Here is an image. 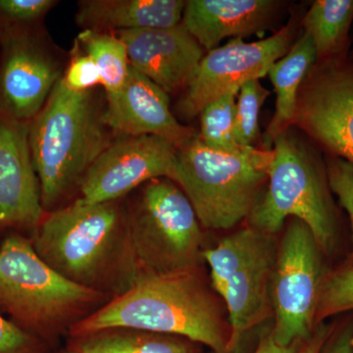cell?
<instances>
[{
  "label": "cell",
  "instance_id": "cell-1",
  "mask_svg": "<svg viewBox=\"0 0 353 353\" xmlns=\"http://www.w3.org/2000/svg\"><path fill=\"white\" fill-rule=\"evenodd\" d=\"M31 241L60 275L111 299L141 277L124 199L94 204L76 199L46 213Z\"/></svg>",
  "mask_w": 353,
  "mask_h": 353
},
{
  "label": "cell",
  "instance_id": "cell-2",
  "mask_svg": "<svg viewBox=\"0 0 353 353\" xmlns=\"http://www.w3.org/2000/svg\"><path fill=\"white\" fill-rule=\"evenodd\" d=\"M111 328H129L179 336L231 352L219 306L194 270L141 275L131 290L111 299L70 331L79 338Z\"/></svg>",
  "mask_w": 353,
  "mask_h": 353
},
{
  "label": "cell",
  "instance_id": "cell-3",
  "mask_svg": "<svg viewBox=\"0 0 353 353\" xmlns=\"http://www.w3.org/2000/svg\"><path fill=\"white\" fill-rule=\"evenodd\" d=\"M92 90L72 92L60 78L29 123L30 150L44 213L79 199L90 167L114 141Z\"/></svg>",
  "mask_w": 353,
  "mask_h": 353
},
{
  "label": "cell",
  "instance_id": "cell-4",
  "mask_svg": "<svg viewBox=\"0 0 353 353\" xmlns=\"http://www.w3.org/2000/svg\"><path fill=\"white\" fill-rule=\"evenodd\" d=\"M110 301L51 268L28 236L10 234L0 243V313L41 341L70 334Z\"/></svg>",
  "mask_w": 353,
  "mask_h": 353
},
{
  "label": "cell",
  "instance_id": "cell-5",
  "mask_svg": "<svg viewBox=\"0 0 353 353\" xmlns=\"http://www.w3.org/2000/svg\"><path fill=\"white\" fill-rule=\"evenodd\" d=\"M271 150L241 146L233 152L209 148L199 134L176 152L178 185L194 206L201 226L229 230L250 217L268 180Z\"/></svg>",
  "mask_w": 353,
  "mask_h": 353
},
{
  "label": "cell",
  "instance_id": "cell-6",
  "mask_svg": "<svg viewBox=\"0 0 353 353\" xmlns=\"http://www.w3.org/2000/svg\"><path fill=\"white\" fill-rule=\"evenodd\" d=\"M274 143L268 190L250 213L252 228L274 236L288 218H296L307 225L323 253L333 252L338 218L326 166L315 152L285 132Z\"/></svg>",
  "mask_w": 353,
  "mask_h": 353
},
{
  "label": "cell",
  "instance_id": "cell-7",
  "mask_svg": "<svg viewBox=\"0 0 353 353\" xmlns=\"http://www.w3.org/2000/svg\"><path fill=\"white\" fill-rule=\"evenodd\" d=\"M126 203L141 276L199 268L202 226L180 185L169 179H155L141 185Z\"/></svg>",
  "mask_w": 353,
  "mask_h": 353
},
{
  "label": "cell",
  "instance_id": "cell-8",
  "mask_svg": "<svg viewBox=\"0 0 353 353\" xmlns=\"http://www.w3.org/2000/svg\"><path fill=\"white\" fill-rule=\"evenodd\" d=\"M278 248L273 234L248 228L202 252L213 289L227 305L231 352L243 334L273 315L272 281Z\"/></svg>",
  "mask_w": 353,
  "mask_h": 353
},
{
  "label": "cell",
  "instance_id": "cell-9",
  "mask_svg": "<svg viewBox=\"0 0 353 353\" xmlns=\"http://www.w3.org/2000/svg\"><path fill=\"white\" fill-rule=\"evenodd\" d=\"M322 250L303 221L292 219L279 243L272 281L275 325L272 338L281 347L305 343L314 333L324 283Z\"/></svg>",
  "mask_w": 353,
  "mask_h": 353
},
{
  "label": "cell",
  "instance_id": "cell-10",
  "mask_svg": "<svg viewBox=\"0 0 353 353\" xmlns=\"http://www.w3.org/2000/svg\"><path fill=\"white\" fill-rule=\"evenodd\" d=\"M292 27L253 43L236 38L203 55L178 105L185 118H194L221 97L239 92L245 83L267 75L272 64L290 50Z\"/></svg>",
  "mask_w": 353,
  "mask_h": 353
},
{
  "label": "cell",
  "instance_id": "cell-11",
  "mask_svg": "<svg viewBox=\"0 0 353 353\" xmlns=\"http://www.w3.org/2000/svg\"><path fill=\"white\" fill-rule=\"evenodd\" d=\"M178 148L155 136L121 137L88 170L79 199L83 203L119 201L155 179L178 185Z\"/></svg>",
  "mask_w": 353,
  "mask_h": 353
},
{
  "label": "cell",
  "instance_id": "cell-12",
  "mask_svg": "<svg viewBox=\"0 0 353 353\" xmlns=\"http://www.w3.org/2000/svg\"><path fill=\"white\" fill-rule=\"evenodd\" d=\"M294 121L330 157L353 166V59L320 62L301 88Z\"/></svg>",
  "mask_w": 353,
  "mask_h": 353
},
{
  "label": "cell",
  "instance_id": "cell-13",
  "mask_svg": "<svg viewBox=\"0 0 353 353\" xmlns=\"http://www.w3.org/2000/svg\"><path fill=\"white\" fill-rule=\"evenodd\" d=\"M34 27H0V112L30 123L62 75Z\"/></svg>",
  "mask_w": 353,
  "mask_h": 353
},
{
  "label": "cell",
  "instance_id": "cell-14",
  "mask_svg": "<svg viewBox=\"0 0 353 353\" xmlns=\"http://www.w3.org/2000/svg\"><path fill=\"white\" fill-rule=\"evenodd\" d=\"M44 214L29 123L0 112V241L10 234L31 239Z\"/></svg>",
  "mask_w": 353,
  "mask_h": 353
},
{
  "label": "cell",
  "instance_id": "cell-15",
  "mask_svg": "<svg viewBox=\"0 0 353 353\" xmlns=\"http://www.w3.org/2000/svg\"><path fill=\"white\" fill-rule=\"evenodd\" d=\"M102 116L121 137H159L179 148L194 136L171 112L168 94L132 66L124 87L106 97Z\"/></svg>",
  "mask_w": 353,
  "mask_h": 353
},
{
  "label": "cell",
  "instance_id": "cell-16",
  "mask_svg": "<svg viewBox=\"0 0 353 353\" xmlns=\"http://www.w3.org/2000/svg\"><path fill=\"white\" fill-rule=\"evenodd\" d=\"M126 48L132 68L150 79L166 94L187 87L203 48L182 23L168 29L114 32Z\"/></svg>",
  "mask_w": 353,
  "mask_h": 353
},
{
  "label": "cell",
  "instance_id": "cell-17",
  "mask_svg": "<svg viewBox=\"0 0 353 353\" xmlns=\"http://www.w3.org/2000/svg\"><path fill=\"white\" fill-rule=\"evenodd\" d=\"M269 0H190L182 25L202 48L212 50L226 38H245L261 31L275 12Z\"/></svg>",
  "mask_w": 353,
  "mask_h": 353
},
{
  "label": "cell",
  "instance_id": "cell-18",
  "mask_svg": "<svg viewBox=\"0 0 353 353\" xmlns=\"http://www.w3.org/2000/svg\"><path fill=\"white\" fill-rule=\"evenodd\" d=\"M185 6L182 0H85L76 21L83 30L106 32L168 29L182 23Z\"/></svg>",
  "mask_w": 353,
  "mask_h": 353
},
{
  "label": "cell",
  "instance_id": "cell-19",
  "mask_svg": "<svg viewBox=\"0 0 353 353\" xmlns=\"http://www.w3.org/2000/svg\"><path fill=\"white\" fill-rule=\"evenodd\" d=\"M318 61L312 39L304 32L285 57L268 70L276 95V110L267 130L266 139L274 141L296 118L299 90L308 72Z\"/></svg>",
  "mask_w": 353,
  "mask_h": 353
},
{
  "label": "cell",
  "instance_id": "cell-20",
  "mask_svg": "<svg viewBox=\"0 0 353 353\" xmlns=\"http://www.w3.org/2000/svg\"><path fill=\"white\" fill-rule=\"evenodd\" d=\"M80 353H194L190 341L129 328H111L73 338Z\"/></svg>",
  "mask_w": 353,
  "mask_h": 353
},
{
  "label": "cell",
  "instance_id": "cell-21",
  "mask_svg": "<svg viewBox=\"0 0 353 353\" xmlns=\"http://www.w3.org/2000/svg\"><path fill=\"white\" fill-rule=\"evenodd\" d=\"M303 25L320 62L345 57L353 25V0H317L306 13Z\"/></svg>",
  "mask_w": 353,
  "mask_h": 353
},
{
  "label": "cell",
  "instance_id": "cell-22",
  "mask_svg": "<svg viewBox=\"0 0 353 353\" xmlns=\"http://www.w3.org/2000/svg\"><path fill=\"white\" fill-rule=\"evenodd\" d=\"M77 39V46L94 60L99 68L106 97L119 92L131 68L122 39L114 32L92 30H83Z\"/></svg>",
  "mask_w": 353,
  "mask_h": 353
},
{
  "label": "cell",
  "instance_id": "cell-23",
  "mask_svg": "<svg viewBox=\"0 0 353 353\" xmlns=\"http://www.w3.org/2000/svg\"><path fill=\"white\" fill-rule=\"evenodd\" d=\"M239 92L221 97L209 103L199 114L201 132L199 138L209 148L233 152L241 145L236 139V99Z\"/></svg>",
  "mask_w": 353,
  "mask_h": 353
},
{
  "label": "cell",
  "instance_id": "cell-24",
  "mask_svg": "<svg viewBox=\"0 0 353 353\" xmlns=\"http://www.w3.org/2000/svg\"><path fill=\"white\" fill-rule=\"evenodd\" d=\"M268 90L260 83L259 80L245 83L239 90L236 104V139L241 146H252L259 132V113Z\"/></svg>",
  "mask_w": 353,
  "mask_h": 353
},
{
  "label": "cell",
  "instance_id": "cell-25",
  "mask_svg": "<svg viewBox=\"0 0 353 353\" xmlns=\"http://www.w3.org/2000/svg\"><path fill=\"white\" fill-rule=\"evenodd\" d=\"M353 310V265L325 278L318 303L317 325L331 316Z\"/></svg>",
  "mask_w": 353,
  "mask_h": 353
},
{
  "label": "cell",
  "instance_id": "cell-26",
  "mask_svg": "<svg viewBox=\"0 0 353 353\" xmlns=\"http://www.w3.org/2000/svg\"><path fill=\"white\" fill-rule=\"evenodd\" d=\"M57 3L53 0H0V27H34Z\"/></svg>",
  "mask_w": 353,
  "mask_h": 353
},
{
  "label": "cell",
  "instance_id": "cell-27",
  "mask_svg": "<svg viewBox=\"0 0 353 353\" xmlns=\"http://www.w3.org/2000/svg\"><path fill=\"white\" fill-rule=\"evenodd\" d=\"M326 170L330 190L338 197L341 208L345 209L350 218L353 263V166L341 158L329 157L327 158Z\"/></svg>",
  "mask_w": 353,
  "mask_h": 353
},
{
  "label": "cell",
  "instance_id": "cell-28",
  "mask_svg": "<svg viewBox=\"0 0 353 353\" xmlns=\"http://www.w3.org/2000/svg\"><path fill=\"white\" fill-rule=\"evenodd\" d=\"M74 52L73 57L61 79L72 92H85L101 85V76L94 60L88 54Z\"/></svg>",
  "mask_w": 353,
  "mask_h": 353
},
{
  "label": "cell",
  "instance_id": "cell-29",
  "mask_svg": "<svg viewBox=\"0 0 353 353\" xmlns=\"http://www.w3.org/2000/svg\"><path fill=\"white\" fill-rule=\"evenodd\" d=\"M43 341L0 313V353H43Z\"/></svg>",
  "mask_w": 353,
  "mask_h": 353
},
{
  "label": "cell",
  "instance_id": "cell-30",
  "mask_svg": "<svg viewBox=\"0 0 353 353\" xmlns=\"http://www.w3.org/2000/svg\"><path fill=\"white\" fill-rule=\"evenodd\" d=\"M320 353H353V326L348 325L332 333Z\"/></svg>",
  "mask_w": 353,
  "mask_h": 353
},
{
  "label": "cell",
  "instance_id": "cell-31",
  "mask_svg": "<svg viewBox=\"0 0 353 353\" xmlns=\"http://www.w3.org/2000/svg\"><path fill=\"white\" fill-rule=\"evenodd\" d=\"M333 333V328L326 323L321 322L316 326L312 336L303 343L297 353H320L330 336Z\"/></svg>",
  "mask_w": 353,
  "mask_h": 353
},
{
  "label": "cell",
  "instance_id": "cell-32",
  "mask_svg": "<svg viewBox=\"0 0 353 353\" xmlns=\"http://www.w3.org/2000/svg\"><path fill=\"white\" fill-rule=\"evenodd\" d=\"M304 343H296L289 347H281L272 338L271 333L262 336L254 353H297Z\"/></svg>",
  "mask_w": 353,
  "mask_h": 353
},
{
  "label": "cell",
  "instance_id": "cell-33",
  "mask_svg": "<svg viewBox=\"0 0 353 353\" xmlns=\"http://www.w3.org/2000/svg\"><path fill=\"white\" fill-rule=\"evenodd\" d=\"M61 353H80V352H77V350H72V348H70L69 350H66V352H61Z\"/></svg>",
  "mask_w": 353,
  "mask_h": 353
}]
</instances>
